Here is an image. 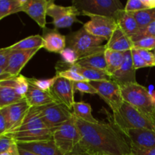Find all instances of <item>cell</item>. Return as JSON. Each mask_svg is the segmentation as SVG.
<instances>
[{
  "label": "cell",
  "instance_id": "f6af8a7d",
  "mask_svg": "<svg viewBox=\"0 0 155 155\" xmlns=\"http://www.w3.org/2000/svg\"><path fill=\"white\" fill-rule=\"evenodd\" d=\"M12 77V76L11 75V74H9L8 73L6 72L4 68L0 67V81H1V80H6V79H8Z\"/></svg>",
  "mask_w": 155,
  "mask_h": 155
},
{
  "label": "cell",
  "instance_id": "52a82bcc",
  "mask_svg": "<svg viewBox=\"0 0 155 155\" xmlns=\"http://www.w3.org/2000/svg\"><path fill=\"white\" fill-rule=\"evenodd\" d=\"M52 139L64 155H69L74 151L81 140V136L74 115L71 119L54 130Z\"/></svg>",
  "mask_w": 155,
  "mask_h": 155
},
{
  "label": "cell",
  "instance_id": "44dd1931",
  "mask_svg": "<svg viewBox=\"0 0 155 155\" xmlns=\"http://www.w3.org/2000/svg\"><path fill=\"white\" fill-rule=\"evenodd\" d=\"M117 26L130 39L133 37L139 30V24L132 13L123 10L119 11L114 18Z\"/></svg>",
  "mask_w": 155,
  "mask_h": 155
},
{
  "label": "cell",
  "instance_id": "ee69618b",
  "mask_svg": "<svg viewBox=\"0 0 155 155\" xmlns=\"http://www.w3.org/2000/svg\"><path fill=\"white\" fill-rule=\"evenodd\" d=\"M8 126L5 115L2 109H0V136L7 134Z\"/></svg>",
  "mask_w": 155,
  "mask_h": 155
},
{
  "label": "cell",
  "instance_id": "9a60e30c",
  "mask_svg": "<svg viewBox=\"0 0 155 155\" xmlns=\"http://www.w3.org/2000/svg\"><path fill=\"white\" fill-rule=\"evenodd\" d=\"M39 50H11L5 71L12 77L19 76L21 70Z\"/></svg>",
  "mask_w": 155,
  "mask_h": 155
},
{
  "label": "cell",
  "instance_id": "74e56055",
  "mask_svg": "<svg viewBox=\"0 0 155 155\" xmlns=\"http://www.w3.org/2000/svg\"><path fill=\"white\" fill-rule=\"evenodd\" d=\"M133 48L153 51L155 48V38L147 37L134 42Z\"/></svg>",
  "mask_w": 155,
  "mask_h": 155
},
{
  "label": "cell",
  "instance_id": "d6a6232c",
  "mask_svg": "<svg viewBox=\"0 0 155 155\" xmlns=\"http://www.w3.org/2000/svg\"><path fill=\"white\" fill-rule=\"evenodd\" d=\"M147 37L155 38V21L147 25L146 27L139 29L138 33L132 38L131 40L134 42Z\"/></svg>",
  "mask_w": 155,
  "mask_h": 155
},
{
  "label": "cell",
  "instance_id": "e0dca14e",
  "mask_svg": "<svg viewBox=\"0 0 155 155\" xmlns=\"http://www.w3.org/2000/svg\"><path fill=\"white\" fill-rule=\"evenodd\" d=\"M49 1L48 0H26L23 12L30 16L41 28H45L46 15Z\"/></svg>",
  "mask_w": 155,
  "mask_h": 155
},
{
  "label": "cell",
  "instance_id": "7dc6e473",
  "mask_svg": "<svg viewBox=\"0 0 155 155\" xmlns=\"http://www.w3.org/2000/svg\"><path fill=\"white\" fill-rule=\"evenodd\" d=\"M18 152H19L20 155H37L34 154V153L30 152V151L22 149V148H18Z\"/></svg>",
  "mask_w": 155,
  "mask_h": 155
},
{
  "label": "cell",
  "instance_id": "681fc988",
  "mask_svg": "<svg viewBox=\"0 0 155 155\" xmlns=\"http://www.w3.org/2000/svg\"><path fill=\"white\" fill-rule=\"evenodd\" d=\"M148 6L150 8H155V0H147Z\"/></svg>",
  "mask_w": 155,
  "mask_h": 155
},
{
  "label": "cell",
  "instance_id": "f907efd6",
  "mask_svg": "<svg viewBox=\"0 0 155 155\" xmlns=\"http://www.w3.org/2000/svg\"><path fill=\"white\" fill-rule=\"evenodd\" d=\"M69 155H92V154H87V153H83V152H80V151H77V150H74L71 154Z\"/></svg>",
  "mask_w": 155,
  "mask_h": 155
},
{
  "label": "cell",
  "instance_id": "e575fe53",
  "mask_svg": "<svg viewBox=\"0 0 155 155\" xmlns=\"http://www.w3.org/2000/svg\"><path fill=\"white\" fill-rule=\"evenodd\" d=\"M61 56V61L64 62V64H67L68 65H73L76 64L77 62L79 60V56L77 54L74 50H73L72 48H69V47H67L60 53Z\"/></svg>",
  "mask_w": 155,
  "mask_h": 155
},
{
  "label": "cell",
  "instance_id": "cb8c5ba5",
  "mask_svg": "<svg viewBox=\"0 0 155 155\" xmlns=\"http://www.w3.org/2000/svg\"><path fill=\"white\" fill-rule=\"evenodd\" d=\"M72 69L77 71L79 74L84 77L87 81H110L111 80V76L106 71L96 69H89L84 68L77 65H73L71 67Z\"/></svg>",
  "mask_w": 155,
  "mask_h": 155
},
{
  "label": "cell",
  "instance_id": "5bb4252c",
  "mask_svg": "<svg viewBox=\"0 0 155 155\" xmlns=\"http://www.w3.org/2000/svg\"><path fill=\"white\" fill-rule=\"evenodd\" d=\"M136 71L132 58L131 50L124 52V61L122 65L111 75V80L119 85L120 87L130 83H137Z\"/></svg>",
  "mask_w": 155,
  "mask_h": 155
},
{
  "label": "cell",
  "instance_id": "bcb514c9",
  "mask_svg": "<svg viewBox=\"0 0 155 155\" xmlns=\"http://www.w3.org/2000/svg\"><path fill=\"white\" fill-rule=\"evenodd\" d=\"M0 155H20L19 152H18V145H16L15 147H14L13 149L11 150L10 151H8V152L3 153V154Z\"/></svg>",
  "mask_w": 155,
  "mask_h": 155
},
{
  "label": "cell",
  "instance_id": "ba28073f",
  "mask_svg": "<svg viewBox=\"0 0 155 155\" xmlns=\"http://www.w3.org/2000/svg\"><path fill=\"white\" fill-rule=\"evenodd\" d=\"M36 108L45 126L53 131L71 119L74 115L71 110L60 103H52Z\"/></svg>",
  "mask_w": 155,
  "mask_h": 155
},
{
  "label": "cell",
  "instance_id": "603a6c76",
  "mask_svg": "<svg viewBox=\"0 0 155 155\" xmlns=\"http://www.w3.org/2000/svg\"><path fill=\"white\" fill-rule=\"evenodd\" d=\"M75 65L84 68H89V69H96L107 71V64L104 57V51L81 58L79 59Z\"/></svg>",
  "mask_w": 155,
  "mask_h": 155
},
{
  "label": "cell",
  "instance_id": "30bf717a",
  "mask_svg": "<svg viewBox=\"0 0 155 155\" xmlns=\"http://www.w3.org/2000/svg\"><path fill=\"white\" fill-rule=\"evenodd\" d=\"M80 15V12L74 5H58L53 1H49L47 15L52 18V23L56 28H66L71 27L74 23H81L77 19Z\"/></svg>",
  "mask_w": 155,
  "mask_h": 155
},
{
  "label": "cell",
  "instance_id": "816d5d0a",
  "mask_svg": "<svg viewBox=\"0 0 155 155\" xmlns=\"http://www.w3.org/2000/svg\"><path fill=\"white\" fill-rule=\"evenodd\" d=\"M152 53H153V54H154V60H155V48H154V50H153Z\"/></svg>",
  "mask_w": 155,
  "mask_h": 155
},
{
  "label": "cell",
  "instance_id": "60d3db41",
  "mask_svg": "<svg viewBox=\"0 0 155 155\" xmlns=\"http://www.w3.org/2000/svg\"><path fill=\"white\" fill-rule=\"evenodd\" d=\"M136 51L148 67H155V60L152 51L144 49H136Z\"/></svg>",
  "mask_w": 155,
  "mask_h": 155
},
{
  "label": "cell",
  "instance_id": "7bdbcfd3",
  "mask_svg": "<svg viewBox=\"0 0 155 155\" xmlns=\"http://www.w3.org/2000/svg\"><path fill=\"white\" fill-rule=\"evenodd\" d=\"M11 49L8 47L0 48V67L5 70L8 62Z\"/></svg>",
  "mask_w": 155,
  "mask_h": 155
},
{
  "label": "cell",
  "instance_id": "8992f818",
  "mask_svg": "<svg viewBox=\"0 0 155 155\" xmlns=\"http://www.w3.org/2000/svg\"><path fill=\"white\" fill-rule=\"evenodd\" d=\"M73 5L82 15H99L114 18L119 11L124 9L118 0H74Z\"/></svg>",
  "mask_w": 155,
  "mask_h": 155
},
{
  "label": "cell",
  "instance_id": "836d02e7",
  "mask_svg": "<svg viewBox=\"0 0 155 155\" xmlns=\"http://www.w3.org/2000/svg\"><path fill=\"white\" fill-rule=\"evenodd\" d=\"M58 77L55 76L54 77H51L49 79H45V80H40V79H36V78H27V80L34 84L36 87L39 89H42L43 91H47V92H50L51 87L54 85V82L57 80Z\"/></svg>",
  "mask_w": 155,
  "mask_h": 155
},
{
  "label": "cell",
  "instance_id": "db71d44e",
  "mask_svg": "<svg viewBox=\"0 0 155 155\" xmlns=\"http://www.w3.org/2000/svg\"><path fill=\"white\" fill-rule=\"evenodd\" d=\"M0 20H2V18H1V16H0Z\"/></svg>",
  "mask_w": 155,
  "mask_h": 155
},
{
  "label": "cell",
  "instance_id": "d4e9b609",
  "mask_svg": "<svg viewBox=\"0 0 155 155\" xmlns=\"http://www.w3.org/2000/svg\"><path fill=\"white\" fill-rule=\"evenodd\" d=\"M43 38L42 36L37 34L28 36L11 46H8V48L11 50H32L40 49L43 48Z\"/></svg>",
  "mask_w": 155,
  "mask_h": 155
},
{
  "label": "cell",
  "instance_id": "7a4b0ae2",
  "mask_svg": "<svg viewBox=\"0 0 155 155\" xmlns=\"http://www.w3.org/2000/svg\"><path fill=\"white\" fill-rule=\"evenodd\" d=\"M53 132L42 120L37 109L30 107L21 125L16 130L8 134L16 142H27L51 139Z\"/></svg>",
  "mask_w": 155,
  "mask_h": 155
},
{
  "label": "cell",
  "instance_id": "ab89813d",
  "mask_svg": "<svg viewBox=\"0 0 155 155\" xmlns=\"http://www.w3.org/2000/svg\"><path fill=\"white\" fill-rule=\"evenodd\" d=\"M132 52V58H133V65H134V68L136 70L140 69V68H148V65L145 62V61L142 58L139 54L138 53V51H136V49L133 48L131 49Z\"/></svg>",
  "mask_w": 155,
  "mask_h": 155
},
{
  "label": "cell",
  "instance_id": "d590c367",
  "mask_svg": "<svg viewBox=\"0 0 155 155\" xmlns=\"http://www.w3.org/2000/svg\"><path fill=\"white\" fill-rule=\"evenodd\" d=\"M56 76L58 77H61V78L69 80L72 82H89L87 81L84 77H82L80 74H79L77 71H75L71 68H70L69 69L64 70V71H57Z\"/></svg>",
  "mask_w": 155,
  "mask_h": 155
},
{
  "label": "cell",
  "instance_id": "b9f144b4",
  "mask_svg": "<svg viewBox=\"0 0 155 155\" xmlns=\"http://www.w3.org/2000/svg\"><path fill=\"white\" fill-rule=\"evenodd\" d=\"M131 153L134 155H155V148H140L130 145Z\"/></svg>",
  "mask_w": 155,
  "mask_h": 155
},
{
  "label": "cell",
  "instance_id": "f35d334b",
  "mask_svg": "<svg viewBox=\"0 0 155 155\" xmlns=\"http://www.w3.org/2000/svg\"><path fill=\"white\" fill-rule=\"evenodd\" d=\"M73 84H74V92L78 91L81 93L92 94V95L97 94L96 89L90 84L89 82H73Z\"/></svg>",
  "mask_w": 155,
  "mask_h": 155
},
{
  "label": "cell",
  "instance_id": "7c38bea8",
  "mask_svg": "<svg viewBox=\"0 0 155 155\" xmlns=\"http://www.w3.org/2000/svg\"><path fill=\"white\" fill-rule=\"evenodd\" d=\"M74 89L73 82L58 77L50 93L58 103L64 104L69 110H72L74 101Z\"/></svg>",
  "mask_w": 155,
  "mask_h": 155
},
{
  "label": "cell",
  "instance_id": "4316f807",
  "mask_svg": "<svg viewBox=\"0 0 155 155\" xmlns=\"http://www.w3.org/2000/svg\"><path fill=\"white\" fill-rule=\"evenodd\" d=\"M73 114L78 119L90 124H97L98 121L92 116L90 104L83 101H78L73 105Z\"/></svg>",
  "mask_w": 155,
  "mask_h": 155
},
{
  "label": "cell",
  "instance_id": "ffe728a7",
  "mask_svg": "<svg viewBox=\"0 0 155 155\" xmlns=\"http://www.w3.org/2000/svg\"><path fill=\"white\" fill-rule=\"evenodd\" d=\"M105 46L107 49L125 52L133 49V42H132L131 39L128 37L117 26L110 39L107 40Z\"/></svg>",
  "mask_w": 155,
  "mask_h": 155
},
{
  "label": "cell",
  "instance_id": "83f0119b",
  "mask_svg": "<svg viewBox=\"0 0 155 155\" xmlns=\"http://www.w3.org/2000/svg\"><path fill=\"white\" fill-rule=\"evenodd\" d=\"M0 86L12 88L15 89L18 94L25 98V95L28 90L29 82L27 77L20 74L17 77H12L6 80H1Z\"/></svg>",
  "mask_w": 155,
  "mask_h": 155
},
{
  "label": "cell",
  "instance_id": "c3c4849f",
  "mask_svg": "<svg viewBox=\"0 0 155 155\" xmlns=\"http://www.w3.org/2000/svg\"><path fill=\"white\" fill-rule=\"evenodd\" d=\"M148 92H149L150 95H151V98L154 101V102L155 103V90L154 89V87L152 86H151L148 89Z\"/></svg>",
  "mask_w": 155,
  "mask_h": 155
},
{
  "label": "cell",
  "instance_id": "f546056e",
  "mask_svg": "<svg viewBox=\"0 0 155 155\" xmlns=\"http://www.w3.org/2000/svg\"><path fill=\"white\" fill-rule=\"evenodd\" d=\"M26 0H0V16L5 18L23 11Z\"/></svg>",
  "mask_w": 155,
  "mask_h": 155
},
{
  "label": "cell",
  "instance_id": "7402d4cb",
  "mask_svg": "<svg viewBox=\"0 0 155 155\" xmlns=\"http://www.w3.org/2000/svg\"><path fill=\"white\" fill-rule=\"evenodd\" d=\"M43 48L50 52L61 53L67 46L66 37L55 30H47L42 36Z\"/></svg>",
  "mask_w": 155,
  "mask_h": 155
},
{
  "label": "cell",
  "instance_id": "f1b7e54d",
  "mask_svg": "<svg viewBox=\"0 0 155 155\" xmlns=\"http://www.w3.org/2000/svg\"><path fill=\"white\" fill-rule=\"evenodd\" d=\"M106 64H107V72L110 76L119 69L124 61V52L113 51L106 48L104 51Z\"/></svg>",
  "mask_w": 155,
  "mask_h": 155
},
{
  "label": "cell",
  "instance_id": "2e32d148",
  "mask_svg": "<svg viewBox=\"0 0 155 155\" xmlns=\"http://www.w3.org/2000/svg\"><path fill=\"white\" fill-rule=\"evenodd\" d=\"M130 145L140 148H155V131L145 129H130L121 132Z\"/></svg>",
  "mask_w": 155,
  "mask_h": 155
},
{
  "label": "cell",
  "instance_id": "4fadbf2b",
  "mask_svg": "<svg viewBox=\"0 0 155 155\" xmlns=\"http://www.w3.org/2000/svg\"><path fill=\"white\" fill-rule=\"evenodd\" d=\"M30 109V106L25 98L20 102L2 108L7 120V134L16 130L21 125Z\"/></svg>",
  "mask_w": 155,
  "mask_h": 155
},
{
  "label": "cell",
  "instance_id": "8fae6325",
  "mask_svg": "<svg viewBox=\"0 0 155 155\" xmlns=\"http://www.w3.org/2000/svg\"><path fill=\"white\" fill-rule=\"evenodd\" d=\"M90 21L83 24V28L93 36L108 40L117 27L116 20L111 17L90 15Z\"/></svg>",
  "mask_w": 155,
  "mask_h": 155
},
{
  "label": "cell",
  "instance_id": "277c9868",
  "mask_svg": "<svg viewBox=\"0 0 155 155\" xmlns=\"http://www.w3.org/2000/svg\"><path fill=\"white\" fill-rule=\"evenodd\" d=\"M120 91L125 102L143 114L155 120V103L147 88L135 83L121 86Z\"/></svg>",
  "mask_w": 155,
  "mask_h": 155
},
{
  "label": "cell",
  "instance_id": "4dcf8cb0",
  "mask_svg": "<svg viewBox=\"0 0 155 155\" xmlns=\"http://www.w3.org/2000/svg\"><path fill=\"white\" fill-rule=\"evenodd\" d=\"M136 18L139 28L146 27L147 25L155 21V8L132 13Z\"/></svg>",
  "mask_w": 155,
  "mask_h": 155
},
{
  "label": "cell",
  "instance_id": "5b68a950",
  "mask_svg": "<svg viewBox=\"0 0 155 155\" xmlns=\"http://www.w3.org/2000/svg\"><path fill=\"white\" fill-rule=\"evenodd\" d=\"M105 39L90 34L82 27L77 31L68 35L66 38V44L67 47L74 50L78 54L79 58H81L105 51V45H102V42Z\"/></svg>",
  "mask_w": 155,
  "mask_h": 155
},
{
  "label": "cell",
  "instance_id": "8d00e7d4",
  "mask_svg": "<svg viewBox=\"0 0 155 155\" xmlns=\"http://www.w3.org/2000/svg\"><path fill=\"white\" fill-rule=\"evenodd\" d=\"M16 145L17 142L8 134L0 136V154L10 151Z\"/></svg>",
  "mask_w": 155,
  "mask_h": 155
},
{
  "label": "cell",
  "instance_id": "6da1fadb",
  "mask_svg": "<svg viewBox=\"0 0 155 155\" xmlns=\"http://www.w3.org/2000/svg\"><path fill=\"white\" fill-rule=\"evenodd\" d=\"M74 119L81 136V140L74 150L92 155H127L131 153L130 143L116 127L100 122L90 124L76 117Z\"/></svg>",
  "mask_w": 155,
  "mask_h": 155
},
{
  "label": "cell",
  "instance_id": "3957f363",
  "mask_svg": "<svg viewBox=\"0 0 155 155\" xmlns=\"http://www.w3.org/2000/svg\"><path fill=\"white\" fill-rule=\"evenodd\" d=\"M114 126L120 132L130 129H145L155 131V120L146 115L124 101L117 111L113 113Z\"/></svg>",
  "mask_w": 155,
  "mask_h": 155
},
{
  "label": "cell",
  "instance_id": "9c48e42d",
  "mask_svg": "<svg viewBox=\"0 0 155 155\" xmlns=\"http://www.w3.org/2000/svg\"><path fill=\"white\" fill-rule=\"evenodd\" d=\"M90 84L96 89L97 95L104 100L113 113L117 111L124 104L120 87L113 80L110 81H92Z\"/></svg>",
  "mask_w": 155,
  "mask_h": 155
},
{
  "label": "cell",
  "instance_id": "1f68e13d",
  "mask_svg": "<svg viewBox=\"0 0 155 155\" xmlns=\"http://www.w3.org/2000/svg\"><path fill=\"white\" fill-rule=\"evenodd\" d=\"M149 8L147 0H129L124 7V11L129 13H134Z\"/></svg>",
  "mask_w": 155,
  "mask_h": 155
},
{
  "label": "cell",
  "instance_id": "f5cc1de1",
  "mask_svg": "<svg viewBox=\"0 0 155 155\" xmlns=\"http://www.w3.org/2000/svg\"><path fill=\"white\" fill-rule=\"evenodd\" d=\"M127 155H134V154H132V153H130V154H127Z\"/></svg>",
  "mask_w": 155,
  "mask_h": 155
},
{
  "label": "cell",
  "instance_id": "ac0fdd59",
  "mask_svg": "<svg viewBox=\"0 0 155 155\" xmlns=\"http://www.w3.org/2000/svg\"><path fill=\"white\" fill-rule=\"evenodd\" d=\"M18 148L33 152L37 155H64L51 139L33 141L27 142H17Z\"/></svg>",
  "mask_w": 155,
  "mask_h": 155
},
{
  "label": "cell",
  "instance_id": "484cf974",
  "mask_svg": "<svg viewBox=\"0 0 155 155\" xmlns=\"http://www.w3.org/2000/svg\"><path fill=\"white\" fill-rule=\"evenodd\" d=\"M24 97L18 93L15 89L7 86H0V109L21 101Z\"/></svg>",
  "mask_w": 155,
  "mask_h": 155
},
{
  "label": "cell",
  "instance_id": "d6986e66",
  "mask_svg": "<svg viewBox=\"0 0 155 155\" xmlns=\"http://www.w3.org/2000/svg\"><path fill=\"white\" fill-rule=\"evenodd\" d=\"M28 82V90L25 95V99L30 107H39L52 103H58L50 92L42 90L29 80Z\"/></svg>",
  "mask_w": 155,
  "mask_h": 155
}]
</instances>
